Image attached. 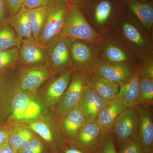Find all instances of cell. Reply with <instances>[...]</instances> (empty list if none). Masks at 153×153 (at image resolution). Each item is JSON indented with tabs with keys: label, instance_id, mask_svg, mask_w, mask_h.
<instances>
[{
	"label": "cell",
	"instance_id": "cb8c5ba5",
	"mask_svg": "<svg viewBox=\"0 0 153 153\" xmlns=\"http://www.w3.org/2000/svg\"><path fill=\"white\" fill-rule=\"evenodd\" d=\"M7 22L13 28L21 40L33 38L27 9L22 7L16 13L8 17Z\"/></svg>",
	"mask_w": 153,
	"mask_h": 153
},
{
	"label": "cell",
	"instance_id": "74e56055",
	"mask_svg": "<svg viewBox=\"0 0 153 153\" xmlns=\"http://www.w3.org/2000/svg\"><path fill=\"white\" fill-rule=\"evenodd\" d=\"M8 17L6 0H0V23L6 22Z\"/></svg>",
	"mask_w": 153,
	"mask_h": 153
},
{
	"label": "cell",
	"instance_id": "83f0119b",
	"mask_svg": "<svg viewBox=\"0 0 153 153\" xmlns=\"http://www.w3.org/2000/svg\"><path fill=\"white\" fill-rule=\"evenodd\" d=\"M19 65L20 60L19 48L13 47L0 50V72L14 69Z\"/></svg>",
	"mask_w": 153,
	"mask_h": 153
},
{
	"label": "cell",
	"instance_id": "836d02e7",
	"mask_svg": "<svg viewBox=\"0 0 153 153\" xmlns=\"http://www.w3.org/2000/svg\"><path fill=\"white\" fill-rule=\"evenodd\" d=\"M53 0H23L22 7L27 10L47 7Z\"/></svg>",
	"mask_w": 153,
	"mask_h": 153
},
{
	"label": "cell",
	"instance_id": "ffe728a7",
	"mask_svg": "<svg viewBox=\"0 0 153 153\" xmlns=\"http://www.w3.org/2000/svg\"><path fill=\"white\" fill-rule=\"evenodd\" d=\"M125 108L122 102L119 99L114 98L107 102L95 120L102 135L112 132L115 122Z\"/></svg>",
	"mask_w": 153,
	"mask_h": 153
},
{
	"label": "cell",
	"instance_id": "e575fe53",
	"mask_svg": "<svg viewBox=\"0 0 153 153\" xmlns=\"http://www.w3.org/2000/svg\"><path fill=\"white\" fill-rule=\"evenodd\" d=\"M6 3L9 17L16 13L22 8L23 0H6Z\"/></svg>",
	"mask_w": 153,
	"mask_h": 153
},
{
	"label": "cell",
	"instance_id": "3957f363",
	"mask_svg": "<svg viewBox=\"0 0 153 153\" xmlns=\"http://www.w3.org/2000/svg\"><path fill=\"white\" fill-rule=\"evenodd\" d=\"M60 35L71 41H84L100 46L104 37L89 25L79 5L70 4Z\"/></svg>",
	"mask_w": 153,
	"mask_h": 153
},
{
	"label": "cell",
	"instance_id": "7a4b0ae2",
	"mask_svg": "<svg viewBox=\"0 0 153 153\" xmlns=\"http://www.w3.org/2000/svg\"><path fill=\"white\" fill-rule=\"evenodd\" d=\"M79 6L89 25L102 36L111 32L126 8L125 0H83Z\"/></svg>",
	"mask_w": 153,
	"mask_h": 153
},
{
	"label": "cell",
	"instance_id": "ab89813d",
	"mask_svg": "<svg viewBox=\"0 0 153 153\" xmlns=\"http://www.w3.org/2000/svg\"><path fill=\"white\" fill-rule=\"evenodd\" d=\"M61 1L67 3L68 4L77 5L79 6L83 0H61Z\"/></svg>",
	"mask_w": 153,
	"mask_h": 153
},
{
	"label": "cell",
	"instance_id": "60d3db41",
	"mask_svg": "<svg viewBox=\"0 0 153 153\" xmlns=\"http://www.w3.org/2000/svg\"><path fill=\"white\" fill-rule=\"evenodd\" d=\"M138 1L142 2H149L151 1H153V0H138Z\"/></svg>",
	"mask_w": 153,
	"mask_h": 153
},
{
	"label": "cell",
	"instance_id": "7402d4cb",
	"mask_svg": "<svg viewBox=\"0 0 153 153\" xmlns=\"http://www.w3.org/2000/svg\"><path fill=\"white\" fill-rule=\"evenodd\" d=\"M126 8L143 25L149 35L152 36L153 1L142 2L138 0H125Z\"/></svg>",
	"mask_w": 153,
	"mask_h": 153
},
{
	"label": "cell",
	"instance_id": "277c9868",
	"mask_svg": "<svg viewBox=\"0 0 153 153\" xmlns=\"http://www.w3.org/2000/svg\"><path fill=\"white\" fill-rule=\"evenodd\" d=\"M100 46V60L104 63L130 67L134 70L138 67L139 60L131 51L111 32L102 35Z\"/></svg>",
	"mask_w": 153,
	"mask_h": 153
},
{
	"label": "cell",
	"instance_id": "ac0fdd59",
	"mask_svg": "<svg viewBox=\"0 0 153 153\" xmlns=\"http://www.w3.org/2000/svg\"><path fill=\"white\" fill-rule=\"evenodd\" d=\"M102 135L95 121L87 122L71 143L88 153H94Z\"/></svg>",
	"mask_w": 153,
	"mask_h": 153
},
{
	"label": "cell",
	"instance_id": "2e32d148",
	"mask_svg": "<svg viewBox=\"0 0 153 153\" xmlns=\"http://www.w3.org/2000/svg\"><path fill=\"white\" fill-rule=\"evenodd\" d=\"M135 70L127 66L108 64L99 60L90 73L120 85L127 82Z\"/></svg>",
	"mask_w": 153,
	"mask_h": 153
},
{
	"label": "cell",
	"instance_id": "6da1fadb",
	"mask_svg": "<svg viewBox=\"0 0 153 153\" xmlns=\"http://www.w3.org/2000/svg\"><path fill=\"white\" fill-rule=\"evenodd\" d=\"M111 32L139 61L153 57L152 36L127 9L118 19Z\"/></svg>",
	"mask_w": 153,
	"mask_h": 153
},
{
	"label": "cell",
	"instance_id": "484cf974",
	"mask_svg": "<svg viewBox=\"0 0 153 153\" xmlns=\"http://www.w3.org/2000/svg\"><path fill=\"white\" fill-rule=\"evenodd\" d=\"M22 40L7 22L0 23V50L20 48Z\"/></svg>",
	"mask_w": 153,
	"mask_h": 153
},
{
	"label": "cell",
	"instance_id": "44dd1931",
	"mask_svg": "<svg viewBox=\"0 0 153 153\" xmlns=\"http://www.w3.org/2000/svg\"><path fill=\"white\" fill-rule=\"evenodd\" d=\"M13 70L0 72V123L8 114L11 95L14 88L18 87V76H14L12 73Z\"/></svg>",
	"mask_w": 153,
	"mask_h": 153
},
{
	"label": "cell",
	"instance_id": "1f68e13d",
	"mask_svg": "<svg viewBox=\"0 0 153 153\" xmlns=\"http://www.w3.org/2000/svg\"><path fill=\"white\" fill-rule=\"evenodd\" d=\"M45 145L43 141L34 136L24 148L18 151V153H44Z\"/></svg>",
	"mask_w": 153,
	"mask_h": 153
},
{
	"label": "cell",
	"instance_id": "9a60e30c",
	"mask_svg": "<svg viewBox=\"0 0 153 153\" xmlns=\"http://www.w3.org/2000/svg\"><path fill=\"white\" fill-rule=\"evenodd\" d=\"M107 102L93 88L86 85L78 106L87 121L91 122L95 120Z\"/></svg>",
	"mask_w": 153,
	"mask_h": 153
},
{
	"label": "cell",
	"instance_id": "4dcf8cb0",
	"mask_svg": "<svg viewBox=\"0 0 153 153\" xmlns=\"http://www.w3.org/2000/svg\"><path fill=\"white\" fill-rule=\"evenodd\" d=\"M117 153H146L138 140H130L116 145Z\"/></svg>",
	"mask_w": 153,
	"mask_h": 153
},
{
	"label": "cell",
	"instance_id": "f1b7e54d",
	"mask_svg": "<svg viewBox=\"0 0 153 153\" xmlns=\"http://www.w3.org/2000/svg\"><path fill=\"white\" fill-rule=\"evenodd\" d=\"M139 93L142 105L153 106V79L140 76Z\"/></svg>",
	"mask_w": 153,
	"mask_h": 153
},
{
	"label": "cell",
	"instance_id": "d6a6232c",
	"mask_svg": "<svg viewBox=\"0 0 153 153\" xmlns=\"http://www.w3.org/2000/svg\"><path fill=\"white\" fill-rule=\"evenodd\" d=\"M137 69L140 76L153 79V57L140 60Z\"/></svg>",
	"mask_w": 153,
	"mask_h": 153
},
{
	"label": "cell",
	"instance_id": "d590c367",
	"mask_svg": "<svg viewBox=\"0 0 153 153\" xmlns=\"http://www.w3.org/2000/svg\"><path fill=\"white\" fill-rule=\"evenodd\" d=\"M60 152V153H88L71 143H65Z\"/></svg>",
	"mask_w": 153,
	"mask_h": 153
},
{
	"label": "cell",
	"instance_id": "8fae6325",
	"mask_svg": "<svg viewBox=\"0 0 153 153\" xmlns=\"http://www.w3.org/2000/svg\"><path fill=\"white\" fill-rule=\"evenodd\" d=\"M30 95L28 91L19 88L11 101V120L33 119L40 114L41 105Z\"/></svg>",
	"mask_w": 153,
	"mask_h": 153
},
{
	"label": "cell",
	"instance_id": "5bb4252c",
	"mask_svg": "<svg viewBox=\"0 0 153 153\" xmlns=\"http://www.w3.org/2000/svg\"><path fill=\"white\" fill-rule=\"evenodd\" d=\"M72 70L71 69L55 73L47 79L45 89V101L48 106L55 107L60 100L71 80Z\"/></svg>",
	"mask_w": 153,
	"mask_h": 153
},
{
	"label": "cell",
	"instance_id": "e0dca14e",
	"mask_svg": "<svg viewBox=\"0 0 153 153\" xmlns=\"http://www.w3.org/2000/svg\"><path fill=\"white\" fill-rule=\"evenodd\" d=\"M87 122L78 105L67 113L60 120V128L65 143L74 141Z\"/></svg>",
	"mask_w": 153,
	"mask_h": 153
},
{
	"label": "cell",
	"instance_id": "f35d334b",
	"mask_svg": "<svg viewBox=\"0 0 153 153\" xmlns=\"http://www.w3.org/2000/svg\"><path fill=\"white\" fill-rule=\"evenodd\" d=\"M0 153H18V151L9 145L7 140L4 143L0 146Z\"/></svg>",
	"mask_w": 153,
	"mask_h": 153
},
{
	"label": "cell",
	"instance_id": "8992f818",
	"mask_svg": "<svg viewBox=\"0 0 153 153\" xmlns=\"http://www.w3.org/2000/svg\"><path fill=\"white\" fill-rule=\"evenodd\" d=\"M100 46L84 41H72L71 70L90 73L100 60Z\"/></svg>",
	"mask_w": 153,
	"mask_h": 153
},
{
	"label": "cell",
	"instance_id": "9c48e42d",
	"mask_svg": "<svg viewBox=\"0 0 153 153\" xmlns=\"http://www.w3.org/2000/svg\"><path fill=\"white\" fill-rule=\"evenodd\" d=\"M138 112L136 107L125 108L115 122L112 132L115 144L130 140H137Z\"/></svg>",
	"mask_w": 153,
	"mask_h": 153
},
{
	"label": "cell",
	"instance_id": "d6986e66",
	"mask_svg": "<svg viewBox=\"0 0 153 153\" xmlns=\"http://www.w3.org/2000/svg\"><path fill=\"white\" fill-rule=\"evenodd\" d=\"M140 79V76L137 68L127 82L120 85L116 98L121 100L125 107L142 105L139 93Z\"/></svg>",
	"mask_w": 153,
	"mask_h": 153
},
{
	"label": "cell",
	"instance_id": "7c38bea8",
	"mask_svg": "<svg viewBox=\"0 0 153 153\" xmlns=\"http://www.w3.org/2000/svg\"><path fill=\"white\" fill-rule=\"evenodd\" d=\"M150 105L136 107L138 112L137 140L146 153H153L152 109Z\"/></svg>",
	"mask_w": 153,
	"mask_h": 153
},
{
	"label": "cell",
	"instance_id": "30bf717a",
	"mask_svg": "<svg viewBox=\"0 0 153 153\" xmlns=\"http://www.w3.org/2000/svg\"><path fill=\"white\" fill-rule=\"evenodd\" d=\"M47 62L23 67L18 77V87L21 90L34 92L54 74Z\"/></svg>",
	"mask_w": 153,
	"mask_h": 153
},
{
	"label": "cell",
	"instance_id": "52a82bcc",
	"mask_svg": "<svg viewBox=\"0 0 153 153\" xmlns=\"http://www.w3.org/2000/svg\"><path fill=\"white\" fill-rule=\"evenodd\" d=\"M70 5L61 0H53L47 6L46 22L38 41L40 44L45 45L49 40L60 34Z\"/></svg>",
	"mask_w": 153,
	"mask_h": 153
},
{
	"label": "cell",
	"instance_id": "ba28073f",
	"mask_svg": "<svg viewBox=\"0 0 153 153\" xmlns=\"http://www.w3.org/2000/svg\"><path fill=\"white\" fill-rule=\"evenodd\" d=\"M86 74L85 72L72 71L70 83L55 106L59 120L79 104L86 85Z\"/></svg>",
	"mask_w": 153,
	"mask_h": 153
},
{
	"label": "cell",
	"instance_id": "8d00e7d4",
	"mask_svg": "<svg viewBox=\"0 0 153 153\" xmlns=\"http://www.w3.org/2000/svg\"><path fill=\"white\" fill-rule=\"evenodd\" d=\"M10 131V128L7 125L0 123V146L7 140Z\"/></svg>",
	"mask_w": 153,
	"mask_h": 153
},
{
	"label": "cell",
	"instance_id": "f546056e",
	"mask_svg": "<svg viewBox=\"0 0 153 153\" xmlns=\"http://www.w3.org/2000/svg\"><path fill=\"white\" fill-rule=\"evenodd\" d=\"M94 153H117L115 138L112 132L102 135Z\"/></svg>",
	"mask_w": 153,
	"mask_h": 153
},
{
	"label": "cell",
	"instance_id": "5b68a950",
	"mask_svg": "<svg viewBox=\"0 0 153 153\" xmlns=\"http://www.w3.org/2000/svg\"><path fill=\"white\" fill-rule=\"evenodd\" d=\"M72 41L60 34L45 44L47 63L55 73L71 69V48Z\"/></svg>",
	"mask_w": 153,
	"mask_h": 153
},
{
	"label": "cell",
	"instance_id": "603a6c76",
	"mask_svg": "<svg viewBox=\"0 0 153 153\" xmlns=\"http://www.w3.org/2000/svg\"><path fill=\"white\" fill-rule=\"evenodd\" d=\"M85 82L107 102L116 98L119 90L120 85L117 83L92 73H86Z\"/></svg>",
	"mask_w": 153,
	"mask_h": 153
},
{
	"label": "cell",
	"instance_id": "4fadbf2b",
	"mask_svg": "<svg viewBox=\"0 0 153 153\" xmlns=\"http://www.w3.org/2000/svg\"><path fill=\"white\" fill-rule=\"evenodd\" d=\"M19 50L20 65L23 67L47 62L46 46L40 44L33 38L23 39Z\"/></svg>",
	"mask_w": 153,
	"mask_h": 153
},
{
	"label": "cell",
	"instance_id": "d4e9b609",
	"mask_svg": "<svg viewBox=\"0 0 153 153\" xmlns=\"http://www.w3.org/2000/svg\"><path fill=\"white\" fill-rule=\"evenodd\" d=\"M47 7H41L27 10L28 19L30 21L33 38L39 41L46 22Z\"/></svg>",
	"mask_w": 153,
	"mask_h": 153
},
{
	"label": "cell",
	"instance_id": "4316f807",
	"mask_svg": "<svg viewBox=\"0 0 153 153\" xmlns=\"http://www.w3.org/2000/svg\"><path fill=\"white\" fill-rule=\"evenodd\" d=\"M34 136L33 131L25 127L10 128L8 142L12 148L18 151L24 148Z\"/></svg>",
	"mask_w": 153,
	"mask_h": 153
}]
</instances>
